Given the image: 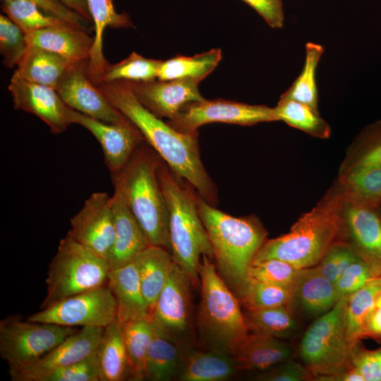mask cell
<instances>
[{"label":"cell","mask_w":381,"mask_h":381,"mask_svg":"<svg viewBox=\"0 0 381 381\" xmlns=\"http://www.w3.org/2000/svg\"><path fill=\"white\" fill-rule=\"evenodd\" d=\"M97 86L178 177L185 179L207 202L216 203L217 190L200 159L198 133H181L162 121L138 100L125 81Z\"/></svg>","instance_id":"1"},{"label":"cell","mask_w":381,"mask_h":381,"mask_svg":"<svg viewBox=\"0 0 381 381\" xmlns=\"http://www.w3.org/2000/svg\"><path fill=\"white\" fill-rule=\"evenodd\" d=\"M198 212L214 250L217 270L240 298L248 284V271L266 241L267 232L253 217H235L195 195Z\"/></svg>","instance_id":"2"},{"label":"cell","mask_w":381,"mask_h":381,"mask_svg":"<svg viewBox=\"0 0 381 381\" xmlns=\"http://www.w3.org/2000/svg\"><path fill=\"white\" fill-rule=\"evenodd\" d=\"M160 159L143 141L127 164L111 177L114 190L125 199L150 244L169 252V213L157 174Z\"/></svg>","instance_id":"3"},{"label":"cell","mask_w":381,"mask_h":381,"mask_svg":"<svg viewBox=\"0 0 381 381\" xmlns=\"http://www.w3.org/2000/svg\"><path fill=\"white\" fill-rule=\"evenodd\" d=\"M341 198V191L327 195L303 214L287 234L265 241L253 264L278 259L298 270L317 265L343 231Z\"/></svg>","instance_id":"4"},{"label":"cell","mask_w":381,"mask_h":381,"mask_svg":"<svg viewBox=\"0 0 381 381\" xmlns=\"http://www.w3.org/2000/svg\"><path fill=\"white\" fill-rule=\"evenodd\" d=\"M157 174L169 209L171 253L175 263L195 284L198 280L200 256L214 259L213 248L200 217L195 195L161 159Z\"/></svg>","instance_id":"5"},{"label":"cell","mask_w":381,"mask_h":381,"mask_svg":"<svg viewBox=\"0 0 381 381\" xmlns=\"http://www.w3.org/2000/svg\"><path fill=\"white\" fill-rule=\"evenodd\" d=\"M201 301L198 310L200 339L210 349L231 353L249 333L238 299L206 255L199 267Z\"/></svg>","instance_id":"6"},{"label":"cell","mask_w":381,"mask_h":381,"mask_svg":"<svg viewBox=\"0 0 381 381\" xmlns=\"http://www.w3.org/2000/svg\"><path fill=\"white\" fill-rule=\"evenodd\" d=\"M109 270L106 259L67 233L49 264L45 280L47 293L40 309L107 284Z\"/></svg>","instance_id":"7"},{"label":"cell","mask_w":381,"mask_h":381,"mask_svg":"<svg viewBox=\"0 0 381 381\" xmlns=\"http://www.w3.org/2000/svg\"><path fill=\"white\" fill-rule=\"evenodd\" d=\"M347 297L316 318L302 337L299 353L314 377L349 370L354 349L346 329Z\"/></svg>","instance_id":"8"},{"label":"cell","mask_w":381,"mask_h":381,"mask_svg":"<svg viewBox=\"0 0 381 381\" xmlns=\"http://www.w3.org/2000/svg\"><path fill=\"white\" fill-rule=\"evenodd\" d=\"M78 329L20 320L10 316L0 322V356L8 368L32 363Z\"/></svg>","instance_id":"9"},{"label":"cell","mask_w":381,"mask_h":381,"mask_svg":"<svg viewBox=\"0 0 381 381\" xmlns=\"http://www.w3.org/2000/svg\"><path fill=\"white\" fill-rule=\"evenodd\" d=\"M28 320L71 327L105 328L117 320L116 303L106 284L40 309Z\"/></svg>","instance_id":"10"},{"label":"cell","mask_w":381,"mask_h":381,"mask_svg":"<svg viewBox=\"0 0 381 381\" xmlns=\"http://www.w3.org/2000/svg\"><path fill=\"white\" fill-rule=\"evenodd\" d=\"M271 121H277L274 108L220 99H204L186 104L168 123L181 133H196L200 126L210 123L253 126Z\"/></svg>","instance_id":"11"},{"label":"cell","mask_w":381,"mask_h":381,"mask_svg":"<svg viewBox=\"0 0 381 381\" xmlns=\"http://www.w3.org/2000/svg\"><path fill=\"white\" fill-rule=\"evenodd\" d=\"M190 283L175 263L150 318L156 332L182 346L189 340L192 330Z\"/></svg>","instance_id":"12"},{"label":"cell","mask_w":381,"mask_h":381,"mask_svg":"<svg viewBox=\"0 0 381 381\" xmlns=\"http://www.w3.org/2000/svg\"><path fill=\"white\" fill-rule=\"evenodd\" d=\"M68 233L83 246L107 260L114 241L111 196L92 193L71 219Z\"/></svg>","instance_id":"13"},{"label":"cell","mask_w":381,"mask_h":381,"mask_svg":"<svg viewBox=\"0 0 381 381\" xmlns=\"http://www.w3.org/2000/svg\"><path fill=\"white\" fill-rule=\"evenodd\" d=\"M66 115L68 124L82 126L95 137L111 174L122 169L145 140L129 120L121 123H109L86 116L67 105Z\"/></svg>","instance_id":"14"},{"label":"cell","mask_w":381,"mask_h":381,"mask_svg":"<svg viewBox=\"0 0 381 381\" xmlns=\"http://www.w3.org/2000/svg\"><path fill=\"white\" fill-rule=\"evenodd\" d=\"M88 61L72 64L56 88L63 102L73 109L109 123L128 121L102 94L87 73Z\"/></svg>","instance_id":"15"},{"label":"cell","mask_w":381,"mask_h":381,"mask_svg":"<svg viewBox=\"0 0 381 381\" xmlns=\"http://www.w3.org/2000/svg\"><path fill=\"white\" fill-rule=\"evenodd\" d=\"M341 193L343 231L349 236L351 247L381 277V217L376 207L352 200Z\"/></svg>","instance_id":"16"},{"label":"cell","mask_w":381,"mask_h":381,"mask_svg":"<svg viewBox=\"0 0 381 381\" xmlns=\"http://www.w3.org/2000/svg\"><path fill=\"white\" fill-rule=\"evenodd\" d=\"M138 100L159 117L174 119L187 104L205 98L190 79L125 81Z\"/></svg>","instance_id":"17"},{"label":"cell","mask_w":381,"mask_h":381,"mask_svg":"<svg viewBox=\"0 0 381 381\" xmlns=\"http://www.w3.org/2000/svg\"><path fill=\"white\" fill-rule=\"evenodd\" d=\"M104 330V328L99 327H82L39 360L25 365L8 368L11 380L28 381L31 376L37 373L84 360L97 351Z\"/></svg>","instance_id":"18"},{"label":"cell","mask_w":381,"mask_h":381,"mask_svg":"<svg viewBox=\"0 0 381 381\" xmlns=\"http://www.w3.org/2000/svg\"><path fill=\"white\" fill-rule=\"evenodd\" d=\"M8 89L16 109L37 116L54 134L66 131L69 125L66 115V104L56 89L13 76Z\"/></svg>","instance_id":"19"},{"label":"cell","mask_w":381,"mask_h":381,"mask_svg":"<svg viewBox=\"0 0 381 381\" xmlns=\"http://www.w3.org/2000/svg\"><path fill=\"white\" fill-rule=\"evenodd\" d=\"M338 301L334 284L315 267L298 270L287 306L294 315L311 319L329 311Z\"/></svg>","instance_id":"20"},{"label":"cell","mask_w":381,"mask_h":381,"mask_svg":"<svg viewBox=\"0 0 381 381\" xmlns=\"http://www.w3.org/2000/svg\"><path fill=\"white\" fill-rule=\"evenodd\" d=\"M114 224V241L107 259L110 270L121 267L151 246L139 222L122 195L114 190L111 196Z\"/></svg>","instance_id":"21"},{"label":"cell","mask_w":381,"mask_h":381,"mask_svg":"<svg viewBox=\"0 0 381 381\" xmlns=\"http://www.w3.org/2000/svg\"><path fill=\"white\" fill-rule=\"evenodd\" d=\"M28 47L58 54L72 64L89 61L94 37L86 29L69 23L45 28L25 34Z\"/></svg>","instance_id":"22"},{"label":"cell","mask_w":381,"mask_h":381,"mask_svg":"<svg viewBox=\"0 0 381 381\" xmlns=\"http://www.w3.org/2000/svg\"><path fill=\"white\" fill-rule=\"evenodd\" d=\"M107 286L116 303L117 320L123 324L132 320L148 319L150 310L145 298L135 260L109 270Z\"/></svg>","instance_id":"23"},{"label":"cell","mask_w":381,"mask_h":381,"mask_svg":"<svg viewBox=\"0 0 381 381\" xmlns=\"http://www.w3.org/2000/svg\"><path fill=\"white\" fill-rule=\"evenodd\" d=\"M231 354L239 370L265 371L291 358L292 349L281 339L253 332L248 333Z\"/></svg>","instance_id":"24"},{"label":"cell","mask_w":381,"mask_h":381,"mask_svg":"<svg viewBox=\"0 0 381 381\" xmlns=\"http://www.w3.org/2000/svg\"><path fill=\"white\" fill-rule=\"evenodd\" d=\"M94 25V43L87 64V73L97 84L109 64L103 54V35L107 28H123L133 26L126 13H118L113 0H86Z\"/></svg>","instance_id":"25"},{"label":"cell","mask_w":381,"mask_h":381,"mask_svg":"<svg viewBox=\"0 0 381 381\" xmlns=\"http://www.w3.org/2000/svg\"><path fill=\"white\" fill-rule=\"evenodd\" d=\"M239 370L234 356L226 351L210 349L185 352L177 377L183 381H223Z\"/></svg>","instance_id":"26"},{"label":"cell","mask_w":381,"mask_h":381,"mask_svg":"<svg viewBox=\"0 0 381 381\" xmlns=\"http://www.w3.org/2000/svg\"><path fill=\"white\" fill-rule=\"evenodd\" d=\"M71 64L58 54L28 47L12 76L56 89Z\"/></svg>","instance_id":"27"},{"label":"cell","mask_w":381,"mask_h":381,"mask_svg":"<svg viewBox=\"0 0 381 381\" xmlns=\"http://www.w3.org/2000/svg\"><path fill=\"white\" fill-rule=\"evenodd\" d=\"M134 260L151 315L157 299L171 273L175 262L171 253L167 250L152 245L138 253Z\"/></svg>","instance_id":"28"},{"label":"cell","mask_w":381,"mask_h":381,"mask_svg":"<svg viewBox=\"0 0 381 381\" xmlns=\"http://www.w3.org/2000/svg\"><path fill=\"white\" fill-rule=\"evenodd\" d=\"M97 356L99 381H121L128 378L123 330L117 320L104 328Z\"/></svg>","instance_id":"29"},{"label":"cell","mask_w":381,"mask_h":381,"mask_svg":"<svg viewBox=\"0 0 381 381\" xmlns=\"http://www.w3.org/2000/svg\"><path fill=\"white\" fill-rule=\"evenodd\" d=\"M184 355L182 345L155 329L146 358L145 379L169 381L177 377Z\"/></svg>","instance_id":"30"},{"label":"cell","mask_w":381,"mask_h":381,"mask_svg":"<svg viewBox=\"0 0 381 381\" xmlns=\"http://www.w3.org/2000/svg\"><path fill=\"white\" fill-rule=\"evenodd\" d=\"M128 363V378L145 380V363L155 329L148 319L132 320L121 324Z\"/></svg>","instance_id":"31"},{"label":"cell","mask_w":381,"mask_h":381,"mask_svg":"<svg viewBox=\"0 0 381 381\" xmlns=\"http://www.w3.org/2000/svg\"><path fill=\"white\" fill-rule=\"evenodd\" d=\"M221 59L220 49H212L193 56L176 55L162 61L157 79H190L200 83L214 71Z\"/></svg>","instance_id":"32"},{"label":"cell","mask_w":381,"mask_h":381,"mask_svg":"<svg viewBox=\"0 0 381 381\" xmlns=\"http://www.w3.org/2000/svg\"><path fill=\"white\" fill-rule=\"evenodd\" d=\"M244 317L249 331L278 339L291 337L298 328L294 315L287 305L246 309Z\"/></svg>","instance_id":"33"},{"label":"cell","mask_w":381,"mask_h":381,"mask_svg":"<svg viewBox=\"0 0 381 381\" xmlns=\"http://www.w3.org/2000/svg\"><path fill=\"white\" fill-rule=\"evenodd\" d=\"M381 292V277H376L361 289L347 296L346 306V329L351 343L362 337L365 322L375 306Z\"/></svg>","instance_id":"34"},{"label":"cell","mask_w":381,"mask_h":381,"mask_svg":"<svg viewBox=\"0 0 381 381\" xmlns=\"http://www.w3.org/2000/svg\"><path fill=\"white\" fill-rule=\"evenodd\" d=\"M274 110L277 121H282L310 135L325 139L331 134L330 126L320 117L318 111L307 104L280 97Z\"/></svg>","instance_id":"35"},{"label":"cell","mask_w":381,"mask_h":381,"mask_svg":"<svg viewBox=\"0 0 381 381\" xmlns=\"http://www.w3.org/2000/svg\"><path fill=\"white\" fill-rule=\"evenodd\" d=\"M323 52L324 48L320 44L313 42L306 44V58L302 71L280 97L295 100L318 110L316 70Z\"/></svg>","instance_id":"36"},{"label":"cell","mask_w":381,"mask_h":381,"mask_svg":"<svg viewBox=\"0 0 381 381\" xmlns=\"http://www.w3.org/2000/svg\"><path fill=\"white\" fill-rule=\"evenodd\" d=\"M340 181L349 198L376 208L381 204V165L341 174Z\"/></svg>","instance_id":"37"},{"label":"cell","mask_w":381,"mask_h":381,"mask_svg":"<svg viewBox=\"0 0 381 381\" xmlns=\"http://www.w3.org/2000/svg\"><path fill=\"white\" fill-rule=\"evenodd\" d=\"M162 62L161 60L143 57L133 52L120 62L108 64L97 84L115 81L138 82L156 80Z\"/></svg>","instance_id":"38"},{"label":"cell","mask_w":381,"mask_h":381,"mask_svg":"<svg viewBox=\"0 0 381 381\" xmlns=\"http://www.w3.org/2000/svg\"><path fill=\"white\" fill-rule=\"evenodd\" d=\"M1 7L6 16L25 34L45 28L69 23L45 13L35 4L26 0L3 1Z\"/></svg>","instance_id":"39"},{"label":"cell","mask_w":381,"mask_h":381,"mask_svg":"<svg viewBox=\"0 0 381 381\" xmlns=\"http://www.w3.org/2000/svg\"><path fill=\"white\" fill-rule=\"evenodd\" d=\"M290 289L249 278L246 289L239 298L246 309L286 306Z\"/></svg>","instance_id":"40"},{"label":"cell","mask_w":381,"mask_h":381,"mask_svg":"<svg viewBox=\"0 0 381 381\" xmlns=\"http://www.w3.org/2000/svg\"><path fill=\"white\" fill-rule=\"evenodd\" d=\"M28 381H99L97 351L78 363L37 373Z\"/></svg>","instance_id":"41"},{"label":"cell","mask_w":381,"mask_h":381,"mask_svg":"<svg viewBox=\"0 0 381 381\" xmlns=\"http://www.w3.org/2000/svg\"><path fill=\"white\" fill-rule=\"evenodd\" d=\"M28 44L23 31L9 18L0 16V53L7 68L18 66L23 57Z\"/></svg>","instance_id":"42"},{"label":"cell","mask_w":381,"mask_h":381,"mask_svg":"<svg viewBox=\"0 0 381 381\" xmlns=\"http://www.w3.org/2000/svg\"><path fill=\"white\" fill-rule=\"evenodd\" d=\"M298 269L291 264L278 259H269L253 263L248 271V278L290 289Z\"/></svg>","instance_id":"43"},{"label":"cell","mask_w":381,"mask_h":381,"mask_svg":"<svg viewBox=\"0 0 381 381\" xmlns=\"http://www.w3.org/2000/svg\"><path fill=\"white\" fill-rule=\"evenodd\" d=\"M361 141V150L344 164L340 175L381 165V123L365 131Z\"/></svg>","instance_id":"44"},{"label":"cell","mask_w":381,"mask_h":381,"mask_svg":"<svg viewBox=\"0 0 381 381\" xmlns=\"http://www.w3.org/2000/svg\"><path fill=\"white\" fill-rule=\"evenodd\" d=\"M359 256L351 245L336 242L315 267L322 276L334 284Z\"/></svg>","instance_id":"45"},{"label":"cell","mask_w":381,"mask_h":381,"mask_svg":"<svg viewBox=\"0 0 381 381\" xmlns=\"http://www.w3.org/2000/svg\"><path fill=\"white\" fill-rule=\"evenodd\" d=\"M376 277L378 276L370 265L359 256L334 283L339 300L349 296Z\"/></svg>","instance_id":"46"},{"label":"cell","mask_w":381,"mask_h":381,"mask_svg":"<svg viewBox=\"0 0 381 381\" xmlns=\"http://www.w3.org/2000/svg\"><path fill=\"white\" fill-rule=\"evenodd\" d=\"M306 367L291 358L263 371L257 378L262 381H301L310 377Z\"/></svg>","instance_id":"47"},{"label":"cell","mask_w":381,"mask_h":381,"mask_svg":"<svg viewBox=\"0 0 381 381\" xmlns=\"http://www.w3.org/2000/svg\"><path fill=\"white\" fill-rule=\"evenodd\" d=\"M351 363L364 381H381V349L357 353L353 349Z\"/></svg>","instance_id":"48"},{"label":"cell","mask_w":381,"mask_h":381,"mask_svg":"<svg viewBox=\"0 0 381 381\" xmlns=\"http://www.w3.org/2000/svg\"><path fill=\"white\" fill-rule=\"evenodd\" d=\"M253 8L272 28H281L284 21L282 0H242Z\"/></svg>","instance_id":"49"},{"label":"cell","mask_w":381,"mask_h":381,"mask_svg":"<svg viewBox=\"0 0 381 381\" xmlns=\"http://www.w3.org/2000/svg\"><path fill=\"white\" fill-rule=\"evenodd\" d=\"M2 1L11 0H1ZM39 7L45 13L62 19L76 27L85 29L84 23L87 21L75 11L71 10L59 0H26Z\"/></svg>","instance_id":"50"},{"label":"cell","mask_w":381,"mask_h":381,"mask_svg":"<svg viewBox=\"0 0 381 381\" xmlns=\"http://www.w3.org/2000/svg\"><path fill=\"white\" fill-rule=\"evenodd\" d=\"M381 337V308L375 306L368 315L363 327V337Z\"/></svg>","instance_id":"51"},{"label":"cell","mask_w":381,"mask_h":381,"mask_svg":"<svg viewBox=\"0 0 381 381\" xmlns=\"http://www.w3.org/2000/svg\"><path fill=\"white\" fill-rule=\"evenodd\" d=\"M314 378L320 381H364L361 375L353 367L344 372L318 375Z\"/></svg>","instance_id":"52"},{"label":"cell","mask_w":381,"mask_h":381,"mask_svg":"<svg viewBox=\"0 0 381 381\" xmlns=\"http://www.w3.org/2000/svg\"><path fill=\"white\" fill-rule=\"evenodd\" d=\"M71 10L75 11L87 22H92L86 0H59Z\"/></svg>","instance_id":"53"},{"label":"cell","mask_w":381,"mask_h":381,"mask_svg":"<svg viewBox=\"0 0 381 381\" xmlns=\"http://www.w3.org/2000/svg\"><path fill=\"white\" fill-rule=\"evenodd\" d=\"M375 306L381 308V292L380 293L379 296L377 298Z\"/></svg>","instance_id":"54"}]
</instances>
